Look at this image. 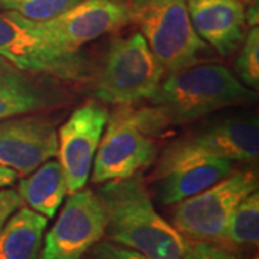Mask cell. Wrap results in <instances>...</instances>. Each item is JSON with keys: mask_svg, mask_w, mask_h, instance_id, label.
Masks as SVG:
<instances>
[{"mask_svg": "<svg viewBox=\"0 0 259 259\" xmlns=\"http://www.w3.org/2000/svg\"><path fill=\"white\" fill-rule=\"evenodd\" d=\"M101 185L97 196L110 241L148 259H182L190 241L156 210L139 175Z\"/></svg>", "mask_w": 259, "mask_h": 259, "instance_id": "1", "label": "cell"}, {"mask_svg": "<svg viewBox=\"0 0 259 259\" xmlns=\"http://www.w3.org/2000/svg\"><path fill=\"white\" fill-rule=\"evenodd\" d=\"M255 94L222 65H193L160 82L150 98L164 125L186 124L225 107L253 101Z\"/></svg>", "mask_w": 259, "mask_h": 259, "instance_id": "2", "label": "cell"}, {"mask_svg": "<svg viewBox=\"0 0 259 259\" xmlns=\"http://www.w3.org/2000/svg\"><path fill=\"white\" fill-rule=\"evenodd\" d=\"M107 122L93 163V182L98 185L134 176L150 166L157 154L153 137L166 128L154 107H122Z\"/></svg>", "mask_w": 259, "mask_h": 259, "instance_id": "3", "label": "cell"}, {"mask_svg": "<svg viewBox=\"0 0 259 259\" xmlns=\"http://www.w3.org/2000/svg\"><path fill=\"white\" fill-rule=\"evenodd\" d=\"M148 48L164 68L176 72L203 61L209 45L194 30L186 0H122Z\"/></svg>", "mask_w": 259, "mask_h": 259, "instance_id": "4", "label": "cell"}, {"mask_svg": "<svg viewBox=\"0 0 259 259\" xmlns=\"http://www.w3.org/2000/svg\"><path fill=\"white\" fill-rule=\"evenodd\" d=\"M0 58L20 71L55 76L62 81H82L90 64L81 51H71L48 40L29 28L25 18L0 12Z\"/></svg>", "mask_w": 259, "mask_h": 259, "instance_id": "5", "label": "cell"}, {"mask_svg": "<svg viewBox=\"0 0 259 259\" xmlns=\"http://www.w3.org/2000/svg\"><path fill=\"white\" fill-rule=\"evenodd\" d=\"M163 74L164 68L148 48L144 36L136 32L111 45L95 94L98 100L112 105L150 100Z\"/></svg>", "mask_w": 259, "mask_h": 259, "instance_id": "6", "label": "cell"}, {"mask_svg": "<svg viewBox=\"0 0 259 259\" xmlns=\"http://www.w3.org/2000/svg\"><path fill=\"white\" fill-rule=\"evenodd\" d=\"M255 190L258 177L253 171H232L216 185L179 202L173 226L187 239L219 241L233 209Z\"/></svg>", "mask_w": 259, "mask_h": 259, "instance_id": "7", "label": "cell"}, {"mask_svg": "<svg viewBox=\"0 0 259 259\" xmlns=\"http://www.w3.org/2000/svg\"><path fill=\"white\" fill-rule=\"evenodd\" d=\"M105 235V212L98 196L78 190L66 199L45 236L40 259H82Z\"/></svg>", "mask_w": 259, "mask_h": 259, "instance_id": "8", "label": "cell"}, {"mask_svg": "<svg viewBox=\"0 0 259 259\" xmlns=\"http://www.w3.org/2000/svg\"><path fill=\"white\" fill-rule=\"evenodd\" d=\"M25 20L37 35L59 47L79 51L85 44L131 23V15L122 0H82L47 22Z\"/></svg>", "mask_w": 259, "mask_h": 259, "instance_id": "9", "label": "cell"}, {"mask_svg": "<svg viewBox=\"0 0 259 259\" xmlns=\"http://www.w3.org/2000/svg\"><path fill=\"white\" fill-rule=\"evenodd\" d=\"M259 154L256 118H235L218 122L167 148L160 166L190 157H218L231 161H253Z\"/></svg>", "mask_w": 259, "mask_h": 259, "instance_id": "10", "label": "cell"}, {"mask_svg": "<svg viewBox=\"0 0 259 259\" xmlns=\"http://www.w3.org/2000/svg\"><path fill=\"white\" fill-rule=\"evenodd\" d=\"M107 120L108 112L102 105L87 102L75 110L59 128L56 156L64 170L69 194L87 185Z\"/></svg>", "mask_w": 259, "mask_h": 259, "instance_id": "11", "label": "cell"}, {"mask_svg": "<svg viewBox=\"0 0 259 259\" xmlns=\"http://www.w3.org/2000/svg\"><path fill=\"white\" fill-rule=\"evenodd\" d=\"M58 154V134L52 122L33 115L0 120V166L28 176Z\"/></svg>", "mask_w": 259, "mask_h": 259, "instance_id": "12", "label": "cell"}, {"mask_svg": "<svg viewBox=\"0 0 259 259\" xmlns=\"http://www.w3.org/2000/svg\"><path fill=\"white\" fill-rule=\"evenodd\" d=\"M194 30L218 54L228 56L245 39L248 10L245 0H186Z\"/></svg>", "mask_w": 259, "mask_h": 259, "instance_id": "13", "label": "cell"}, {"mask_svg": "<svg viewBox=\"0 0 259 259\" xmlns=\"http://www.w3.org/2000/svg\"><path fill=\"white\" fill-rule=\"evenodd\" d=\"M233 171L231 160L190 157L158 167V199L163 204H177L216 185Z\"/></svg>", "mask_w": 259, "mask_h": 259, "instance_id": "14", "label": "cell"}, {"mask_svg": "<svg viewBox=\"0 0 259 259\" xmlns=\"http://www.w3.org/2000/svg\"><path fill=\"white\" fill-rule=\"evenodd\" d=\"M45 216L30 207H19L0 229V259H40Z\"/></svg>", "mask_w": 259, "mask_h": 259, "instance_id": "15", "label": "cell"}, {"mask_svg": "<svg viewBox=\"0 0 259 259\" xmlns=\"http://www.w3.org/2000/svg\"><path fill=\"white\" fill-rule=\"evenodd\" d=\"M18 192L32 210L52 219L68 193L61 163L52 158L42 163L20 180Z\"/></svg>", "mask_w": 259, "mask_h": 259, "instance_id": "16", "label": "cell"}, {"mask_svg": "<svg viewBox=\"0 0 259 259\" xmlns=\"http://www.w3.org/2000/svg\"><path fill=\"white\" fill-rule=\"evenodd\" d=\"M18 71L0 58V120L37 111L49 104L48 93Z\"/></svg>", "mask_w": 259, "mask_h": 259, "instance_id": "17", "label": "cell"}, {"mask_svg": "<svg viewBox=\"0 0 259 259\" xmlns=\"http://www.w3.org/2000/svg\"><path fill=\"white\" fill-rule=\"evenodd\" d=\"M222 241L239 246H256L259 241L258 190L242 199L233 209L223 232Z\"/></svg>", "mask_w": 259, "mask_h": 259, "instance_id": "18", "label": "cell"}, {"mask_svg": "<svg viewBox=\"0 0 259 259\" xmlns=\"http://www.w3.org/2000/svg\"><path fill=\"white\" fill-rule=\"evenodd\" d=\"M82 0H0V9L10 10L32 22L58 18Z\"/></svg>", "mask_w": 259, "mask_h": 259, "instance_id": "19", "label": "cell"}, {"mask_svg": "<svg viewBox=\"0 0 259 259\" xmlns=\"http://www.w3.org/2000/svg\"><path fill=\"white\" fill-rule=\"evenodd\" d=\"M236 74L245 87L258 90L259 87V29L252 26L243 39L241 54L236 59Z\"/></svg>", "mask_w": 259, "mask_h": 259, "instance_id": "20", "label": "cell"}, {"mask_svg": "<svg viewBox=\"0 0 259 259\" xmlns=\"http://www.w3.org/2000/svg\"><path fill=\"white\" fill-rule=\"evenodd\" d=\"M82 259H148L140 252L111 241H100L87 252Z\"/></svg>", "mask_w": 259, "mask_h": 259, "instance_id": "21", "label": "cell"}, {"mask_svg": "<svg viewBox=\"0 0 259 259\" xmlns=\"http://www.w3.org/2000/svg\"><path fill=\"white\" fill-rule=\"evenodd\" d=\"M182 259H239L223 248L214 246L210 242L194 241L189 243V248Z\"/></svg>", "mask_w": 259, "mask_h": 259, "instance_id": "22", "label": "cell"}, {"mask_svg": "<svg viewBox=\"0 0 259 259\" xmlns=\"http://www.w3.org/2000/svg\"><path fill=\"white\" fill-rule=\"evenodd\" d=\"M23 200L18 190L3 187L0 189V229L13 213L22 206Z\"/></svg>", "mask_w": 259, "mask_h": 259, "instance_id": "23", "label": "cell"}, {"mask_svg": "<svg viewBox=\"0 0 259 259\" xmlns=\"http://www.w3.org/2000/svg\"><path fill=\"white\" fill-rule=\"evenodd\" d=\"M16 179H18L16 171L10 170V168H8V167L0 166V189L12 186L15 182H16Z\"/></svg>", "mask_w": 259, "mask_h": 259, "instance_id": "24", "label": "cell"}]
</instances>
